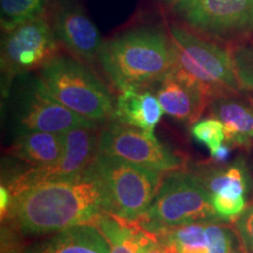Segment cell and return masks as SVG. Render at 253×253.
Returning a JSON list of instances; mask_svg holds the SVG:
<instances>
[{
	"label": "cell",
	"instance_id": "cell-3",
	"mask_svg": "<svg viewBox=\"0 0 253 253\" xmlns=\"http://www.w3.org/2000/svg\"><path fill=\"white\" fill-rule=\"evenodd\" d=\"M167 27L175 67L195 81L209 100L237 96L243 90L231 50L173 20Z\"/></svg>",
	"mask_w": 253,
	"mask_h": 253
},
{
	"label": "cell",
	"instance_id": "cell-13",
	"mask_svg": "<svg viewBox=\"0 0 253 253\" xmlns=\"http://www.w3.org/2000/svg\"><path fill=\"white\" fill-rule=\"evenodd\" d=\"M149 89L168 116L190 125L198 121L211 102L198 84L175 66Z\"/></svg>",
	"mask_w": 253,
	"mask_h": 253
},
{
	"label": "cell",
	"instance_id": "cell-20",
	"mask_svg": "<svg viewBox=\"0 0 253 253\" xmlns=\"http://www.w3.org/2000/svg\"><path fill=\"white\" fill-rule=\"evenodd\" d=\"M52 0H0V25L6 32L47 14Z\"/></svg>",
	"mask_w": 253,
	"mask_h": 253
},
{
	"label": "cell",
	"instance_id": "cell-5",
	"mask_svg": "<svg viewBox=\"0 0 253 253\" xmlns=\"http://www.w3.org/2000/svg\"><path fill=\"white\" fill-rule=\"evenodd\" d=\"M135 221L154 233L199 221L226 223L217 213L211 194L192 171H172L167 176L154 201Z\"/></svg>",
	"mask_w": 253,
	"mask_h": 253
},
{
	"label": "cell",
	"instance_id": "cell-22",
	"mask_svg": "<svg viewBox=\"0 0 253 253\" xmlns=\"http://www.w3.org/2000/svg\"><path fill=\"white\" fill-rule=\"evenodd\" d=\"M209 253H230L243 245L238 231L223 223H207Z\"/></svg>",
	"mask_w": 253,
	"mask_h": 253
},
{
	"label": "cell",
	"instance_id": "cell-32",
	"mask_svg": "<svg viewBox=\"0 0 253 253\" xmlns=\"http://www.w3.org/2000/svg\"><path fill=\"white\" fill-rule=\"evenodd\" d=\"M251 102H252V106H253V97L251 99Z\"/></svg>",
	"mask_w": 253,
	"mask_h": 253
},
{
	"label": "cell",
	"instance_id": "cell-18",
	"mask_svg": "<svg viewBox=\"0 0 253 253\" xmlns=\"http://www.w3.org/2000/svg\"><path fill=\"white\" fill-rule=\"evenodd\" d=\"M95 226L106 238L110 253H141L142 249L157 237L136 221L122 219L112 213L103 214Z\"/></svg>",
	"mask_w": 253,
	"mask_h": 253
},
{
	"label": "cell",
	"instance_id": "cell-2",
	"mask_svg": "<svg viewBox=\"0 0 253 253\" xmlns=\"http://www.w3.org/2000/svg\"><path fill=\"white\" fill-rule=\"evenodd\" d=\"M99 65L119 91L149 88L175 66L168 27L142 25L103 41Z\"/></svg>",
	"mask_w": 253,
	"mask_h": 253
},
{
	"label": "cell",
	"instance_id": "cell-28",
	"mask_svg": "<svg viewBox=\"0 0 253 253\" xmlns=\"http://www.w3.org/2000/svg\"><path fill=\"white\" fill-rule=\"evenodd\" d=\"M231 148H232V145L226 142V143H223L220 147H218L216 150L212 151V153H210V155L212 156L214 161H217V162H226L230 157Z\"/></svg>",
	"mask_w": 253,
	"mask_h": 253
},
{
	"label": "cell",
	"instance_id": "cell-9",
	"mask_svg": "<svg viewBox=\"0 0 253 253\" xmlns=\"http://www.w3.org/2000/svg\"><path fill=\"white\" fill-rule=\"evenodd\" d=\"M169 12L173 21L202 36L225 38L250 31L253 0H185Z\"/></svg>",
	"mask_w": 253,
	"mask_h": 253
},
{
	"label": "cell",
	"instance_id": "cell-21",
	"mask_svg": "<svg viewBox=\"0 0 253 253\" xmlns=\"http://www.w3.org/2000/svg\"><path fill=\"white\" fill-rule=\"evenodd\" d=\"M207 223L199 221L169 229L157 235L172 243L178 253H209Z\"/></svg>",
	"mask_w": 253,
	"mask_h": 253
},
{
	"label": "cell",
	"instance_id": "cell-10",
	"mask_svg": "<svg viewBox=\"0 0 253 253\" xmlns=\"http://www.w3.org/2000/svg\"><path fill=\"white\" fill-rule=\"evenodd\" d=\"M99 153L141 164L161 172L181 169L184 161L155 136L141 129L112 121L100 132Z\"/></svg>",
	"mask_w": 253,
	"mask_h": 253
},
{
	"label": "cell",
	"instance_id": "cell-12",
	"mask_svg": "<svg viewBox=\"0 0 253 253\" xmlns=\"http://www.w3.org/2000/svg\"><path fill=\"white\" fill-rule=\"evenodd\" d=\"M47 15L63 49L87 65L99 63L104 39L80 0H52Z\"/></svg>",
	"mask_w": 253,
	"mask_h": 253
},
{
	"label": "cell",
	"instance_id": "cell-26",
	"mask_svg": "<svg viewBox=\"0 0 253 253\" xmlns=\"http://www.w3.org/2000/svg\"><path fill=\"white\" fill-rule=\"evenodd\" d=\"M236 230L245 248L253 253V204L246 208L237 218Z\"/></svg>",
	"mask_w": 253,
	"mask_h": 253
},
{
	"label": "cell",
	"instance_id": "cell-8",
	"mask_svg": "<svg viewBox=\"0 0 253 253\" xmlns=\"http://www.w3.org/2000/svg\"><path fill=\"white\" fill-rule=\"evenodd\" d=\"M113 202V213L135 221L154 201L163 181V172L97 153L94 160Z\"/></svg>",
	"mask_w": 253,
	"mask_h": 253
},
{
	"label": "cell",
	"instance_id": "cell-6",
	"mask_svg": "<svg viewBox=\"0 0 253 253\" xmlns=\"http://www.w3.org/2000/svg\"><path fill=\"white\" fill-rule=\"evenodd\" d=\"M8 96L14 135L33 131L65 134L77 128L96 129L99 125L60 103L43 86L38 74H25L15 79Z\"/></svg>",
	"mask_w": 253,
	"mask_h": 253
},
{
	"label": "cell",
	"instance_id": "cell-7",
	"mask_svg": "<svg viewBox=\"0 0 253 253\" xmlns=\"http://www.w3.org/2000/svg\"><path fill=\"white\" fill-rule=\"evenodd\" d=\"M61 48L47 14L2 32V96L7 97L15 79L40 71L61 53Z\"/></svg>",
	"mask_w": 253,
	"mask_h": 253
},
{
	"label": "cell",
	"instance_id": "cell-15",
	"mask_svg": "<svg viewBox=\"0 0 253 253\" xmlns=\"http://www.w3.org/2000/svg\"><path fill=\"white\" fill-rule=\"evenodd\" d=\"M214 119L225 129V142L232 147L250 149L253 141V106L236 96H223L209 104Z\"/></svg>",
	"mask_w": 253,
	"mask_h": 253
},
{
	"label": "cell",
	"instance_id": "cell-14",
	"mask_svg": "<svg viewBox=\"0 0 253 253\" xmlns=\"http://www.w3.org/2000/svg\"><path fill=\"white\" fill-rule=\"evenodd\" d=\"M163 109L153 90L126 89L115 100L113 121L135 126L151 136L163 115Z\"/></svg>",
	"mask_w": 253,
	"mask_h": 253
},
{
	"label": "cell",
	"instance_id": "cell-4",
	"mask_svg": "<svg viewBox=\"0 0 253 253\" xmlns=\"http://www.w3.org/2000/svg\"><path fill=\"white\" fill-rule=\"evenodd\" d=\"M38 77L53 97L78 115L95 123L113 120L112 93L81 60L60 53L38 71Z\"/></svg>",
	"mask_w": 253,
	"mask_h": 253
},
{
	"label": "cell",
	"instance_id": "cell-30",
	"mask_svg": "<svg viewBox=\"0 0 253 253\" xmlns=\"http://www.w3.org/2000/svg\"><path fill=\"white\" fill-rule=\"evenodd\" d=\"M230 253H251V252H250L249 250L245 248L244 244H243L242 246H239V248H237L236 250H233V251L230 252Z\"/></svg>",
	"mask_w": 253,
	"mask_h": 253
},
{
	"label": "cell",
	"instance_id": "cell-19",
	"mask_svg": "<svg viewBox=\"0 0 253 253\" xmlns=\"http://www.w3.org/2000/svg\"><path fill=\"white\" fill-rule=\"evenodd\" d=\"M211 195L217 192L246 195L252 188V178L244 158L223 168L201 169L194 172Z\"/></svg>",
	"mask_w": 253,
	"mask_h": 253
},
{
	"label": "cell",
	"instance_id": "cell-17",
	"mask_svg": "<svg viewBox=\"0 0 253 253\" xmlns=\"http://www.w3.org/2000/svg\"><path fill=\"white\" fill-rule=\"evenodd\" d=\"M63 151V134L33 131L14 135L8 154L32 167H48L58 162Z\"/></svg>",
	"mask_w": 253,
	"mask_h": 253
},
{
	"label": "cell",
	"instance_id": "cell-16",
	"mask_svg": "<svg viewBox=\"0 0 253 253\" xmlns=\"http://www.w3.org/2000/svg\"><path fill=\"white\" fill-rule=\"evenodd\" d=\"M23 253H110L102 232L84 224L56 232L50 238L32 245Z\"/></svg>",
	"mask_w": 253,
	"mask_h": 253
},
{
	"label": "cell",
	"instance_id": "cell-29",
	"mask_svg": "<svg viewBox=\"0 0 253 253\" xmlns=\"http://www.w3.org/2000/svg\"><path fill=\"white\" fill-rule=\"evenodd\" d=\"M156 1L160 4L162 7H164L168 11H170L172 7H175L176 5L181 4V2L185 1V0H156Z\"/></svg>",
	"mask_w": 253,
	"mask_h": 253
},
{
	"label": "cell",
	"instance_id": "cell-23",
	"mask_svg": "<svg viewBox=\"0 0 253 253\" xmlns=\"http://www.w3.org/2000/svg\"><path fill=\"white\" fill-rule=\"evenodd\" d=\"M191 135L196 141L204 144L210 153L216 150L225 141L223 123L214 118L195 122L191 126Z\"/></svg>",
	"mask_w": 253,
	"mask_h": 253
},
{
	"label": "cell",
	"instance_id": "cell-1",
	"mask_svg": "<svg viewBox=\"0 0 253 253\" xmlns=\"http://www.w3.org/2000/svg\"><path fill=\"white\" fill-rule=\"evenodd\" d=\"M106 213H113V202L93 162L80 175L41 183L12 196L5 218L23 235H45L95 225Z\"/></svg>",
	"mask_w": 253,
	"mask_h": 253
},
{
	"label": "cell",
	"instance_id": "cell-27",
	"mask_svg": "<svg viewBox=\"0 0 253 253\" xmlns=\"http://www.w3.org/2000/svg\"><path fill=\"white\" fill-rule=\"evenodd\" d=\"M141 253H178V251L172 243H170L164 237L157 235L156 238L142 249Z\"/></svg>",
	"mask_w": 253,
	"mask_h": 253
},
{
	"label": "cell",
	"instance_id": "cell-31",
	"mask_svg": "<svg viewBox=\"0 0 253 253\" xmlns=\"http://www.w3.org/2000/svg\"><path fill=\"white\" fill-rule=\"evenodd\" d=\"M250 32H251V33H253V23L251 25V27H250Z\"/></svg>",
	"mask_w": 253,
	"mask_h": 253
},
{
	"label": "cell",
	"instance_id": "cell-24",
	"mask_svg": "<svg viewBox=\"0 0 253 253\" xmlns=\"http://www.w3.org/2000/svg\"><path fill=\"white\" fill-rule=\"evenodd\" d=\"M212 204L217 213L225 221L238 218L245 210L246 199L244 195L229 194V192H217L211 195Z\"/></svg>",
	"mask_w": 253,
	"mask_h": 253
},
{
	"label": "cell",
	"instance_id": "cell-25",
	"mask_svg": "<svg viewBox=\"0 0 253 253\" xmlns=\"http://www.w3.org/2000/svg\"><path fill=\"white\" fill-rule=\"evenodd\" d=\"M232 53L243 90L253 91V46L238 47Z\"/></svg>",
	"mask_w": 253,
	"mask_h": 253
},
{
	"label": "cell",
	"instance_id": "cell-11",
	"mask_svg": "<svg viewBox=\"0 0 253 253\" xmlns=\"http://www.w3.org/2000/svg\"><path fill=\"white\" fill-rule=\"evenodd\" d=\"M96 129L77 128L65 132V151L58 162L48 167H32L1 184L8 189L12 197L23 190L41 183L80 175L94 162L99 153L100 134Z\"/></svg>",
	"mask_w": 253,
	"mask_h": 253
}]
</instances>
